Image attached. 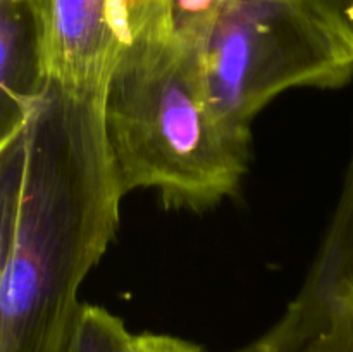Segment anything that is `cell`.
<instances>
[{
    "instance_id": "obj_6",
    "label": "cell",
    "mask_w": 353,
    "mask_h": 352,
    "mask_svg": "<svg viewBox=\"0 0 353 352\" xmlns=\"http://www.w3.org/2000/svg\"><path fill=\"white\" fill-rule=\"evenodd\" d=\"M52 76L33 0H0V145L23 130Z\"/></svg>"
},
{
    "instance_id": "obj_1",
    "label": "cell",
    "mask_w": 353,
    "mask_h": 352,
    "mask_svg": "<svg viewBox=\"0 0 353 352\" xmlns=\"http://www.w3.org/2000/svg\"><path fill=\"white\" fill-rule=\"evenodd\" d=\"M102 97L52 79L0 145V352H68L79 286L116 233Z\"/></svg>"
},
{
    "instance_id": "obj_2",
    "label": "cell",
    "mask_w": 353,
    "mask_h": 352,
    "mask_svg": "<svg viewBox=\"0 0 353 352\" xmlns=\"http://www.w3.org/2000/svg\"><path fill=\"white\" fill-rule=\"evenodd\" d=\"M107 150L123 195L154 188L176 209H207L233 195L250 159V131L221 116L199 52L169 37L131 45L102 97Z\"/></svg>"
},
{
    "instance_id": "obj_5",
    "label": "cell",
    "mask_w": 353,
    "mask_h": 352,
    "mask_svg": "<svg viewBox=\"0 0 353 352\" xmlns=\"http://www.w3.org/2000/svg\"><path fill=\"white\" fill-rule=\"evenodd\" d=\"M234 352H353V197H341L317 261L281 320Z\"/></svg>"
},
{
    "instance_id": "obj_3",
    "label": "cell",
    "mask_w": 353,
    "mask_h": 352,
    "mask_svg": "<svg viewBox=\"0 0 353 352\" xmlns=\"http://www.w3.org/2000/svg\"><path fill=\"white\" fill-rule=\"evenodd\" d=\"M199 61L209 99L245 131L285 90L334 88L353 75L352 52L296 0H231Z\"/></svg>"
},
{
    "instance_id": "obj_4",
    "label": "cell",
    "mask_w": 353,
    "mask_h": 352,
    "mask_svg": "<svg viewBox=\"0 0 353 352\" xmlns=\"http://www.w3.org/2000/svg\"><path fill=\"white\" fill-rule=\"evenodd\" d=\"M52 79L103 90L124 50L165 37L164 0H33Z\"/></svg>"
},
{
    "instance_id": "obj_8",
    "label": "cell",
    "mask_w": 353,
    "mask_h": 352,
    "mask_svg": "<svg viewBox=\"0 0 353 352\" xmlns=\"http://www.w3.org/2000/svg\"><path fill=\"white\" fill-rule=\"evenodd\" d=\"M231 0H164L165 37L199 52Z\"/></svg>"
},
{
    "instance_id": "obj_9",
    "label": "cell",
    "mask_w": 353,
    "mask_h": 352,
    "mask_svg": "<svg viewBox=\"0 0 353 352\" xmlns=\"http://www.w3.org/2000/svg\"><path fill=\"white\" fill-rule=\"evenodd\" d=\"M353 54V0H296Z\"/></svg>"
},
{
    "instance_id": "obj_10",
    "label": "cell",
    "mask_w": 353,
    "mask_h": 352,
    "mask_svg": "<svg viewBox=\"0 0 353 352\" xmlns=\"http://www.w3.org/2000/svg\"><path fill=\"white\" fill-rule=\"evenodd\" d=\"M133 352H203L200 345L164 333L134 335Z\"/></svg>"
},
{
    "instance_id": "obj_7",
    "label": "cell",
    "mask_w": 353,
    "mask_h": 352,
    "mask_svg": "<svg viewBox=\"0 0 353 352\" xmlns=\"http://www.w3.org/2000/svg\"><path fill=\"white\" fill-rule=\"evenodd\" d=\"M134 335L119 316L93 304H83L68 352H133Z\"/></svg>"
}]
</instances>
